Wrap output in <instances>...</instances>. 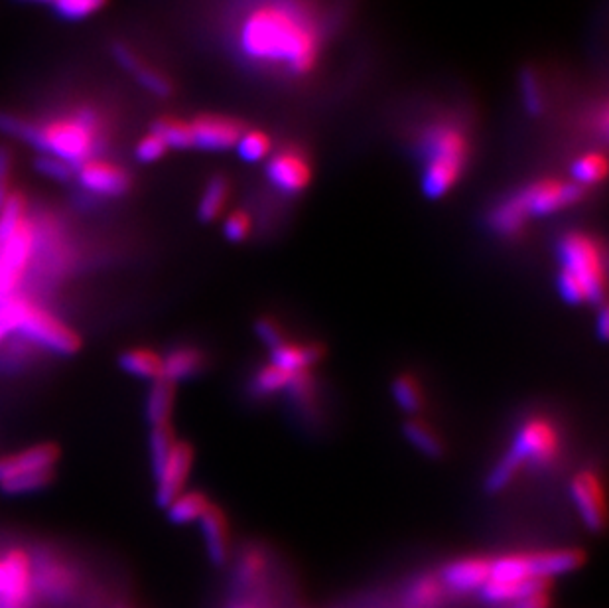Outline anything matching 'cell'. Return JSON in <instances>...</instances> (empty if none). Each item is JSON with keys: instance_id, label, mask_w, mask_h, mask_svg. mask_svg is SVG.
Here are the masks:
<instances>
[{"instance_id": "cell-1", "label": "cell", "mask_w": 609, "mask_h": 608, "mask_svg": "<svg viewBox=\"0 0 609 608\" xmlns=\"http://www.w3.org/2000/svg\"><path fill=\"white\" fill-rule=\"evenodd\" d=\"M237 44L251 64L300 77L318 66L324 34L304 2L259 0L241 18Z\"/></svg>"}, {"instance_id": "cell-2", "label": "cell", "mask_w": 609, "mask_h": 608, "mask_svg": "<svg viewBox=\"0 0 609 608\" xmlns=\"http://www.w3.org/2000/svg\"><path fill=\"white\" fill-rule=\"evenodd\" d=\"M0 131L30 143L42 154L56 156L77 168L85 160L93 158V152L101 143L103 121L89 107H81L69 117L54 119L44 125L0 113Z\"/></svg>"}, {"instance_id": "cell-3", "label": "cell", "mask_w": 609, "mask_h": 608, "mask_svg": "<svg viewBox=\"0 0 609 608\" xmlns=\"http://www.w3.org/2000/svg\"><path fill=\"white\" fill-rule=\"evenodd\" d=\"M422 192L430 200L444 198L462 178L470 158V137L452 119L430 123L420 137Z\"/></svg>"}, {"instance_id": "cell-4", "label": "cell", "mask_w": 609, "mask_h": 608, "mask_svg": "<svg viewBox=\"0 0 609 608\" xmlns=\"http://www.w3.org/2000/svg\"><path fill=\"white\" fill-rule=\"evenodd\" d=\"M558 291L570 304L600 303L606 293V257L588 233H566L558 243Z\"/></svg>"}, {"instance_id": "cell-5", "label": "cell", "mask_w": 609, "mask_h": 608, "mask_svg": "<svg viewBox=\"0 0 609 608\" xmlns=\"http://www.w3.org/2000/svg\"><path fill=\"white\" fill-rule=\"evenodd\" d=\"M36 228L26 216V200L10 192L0 210V304L14 297L34 255Z\"/></svg>"}, {"instance_id": "cell-6", "label": "cell", "mask_w": 609, "mask_h": 608, "mask_svg": "<svg viewBox=\"0 0 609 608\" xmlns=\"http://www.w3.org/2000/svg\"><path fill=\"white\" fill-rule=\"evenodd\" d=\"M0 324L6 332H18L54 354L71 356L81 346L79 336L60 318L24 299L12 297L0 304Z\"/></svg>"}, {"instance_id": "cell-7", "label": "cell", "mask_w": 609, "mask_h": 608, "mask_svg": "<svg viewBox=\"0 0 609 608\" xmlns=\"http://www.w3.org/2000/svg\"><path fill=\"white\" fill-rule=\"evenodd\" d=\"M505 455L511 456L521 468L527 462L546 466L560 455V433L548 419L531 417L517 429L513 445Z\"/></svg>"}, {"instance_id": "cell-8", "label": "cell", "mask_w": 609, "mask_h": 608, "mask_svg": "<svg viewBox=\"0 0 609 608\" xmlns=\"http://www.w3.org/2000/svg\"><path fill=\"white\" fill-rule=\"evenodd\" d=\"M582 196H584V188H580L572 180H558V178L539 180L517 192V198L525 208L529 220L558 214L574 206Z\"/></svg>"}, {"instance_id": "cell-9", "label": "cell", "mask_w": 609, "mask_h": 608, "mask_svg": "<svg viewBox=\"0 0 609 608\" xmlns=\"http://www.w3.org/2000/svg\"><path fill=\"white\" fill-rule=\"evenodd\" d=\"M32 565L24 551L12 549L0 557V608H28Z\"/></svg>"}, {"instance_id": "cell-10", "label": "cell", "mask_w": 609, "mask_h": 608, "mask_svg": "<svg viewBox=\"0 0 609 608\" xmlns=\"http://www.w3.org/2000/svg\"><path fill=\"white\" fill-rule=\"evenodd\" d=\"M75 176L79 184L95 196L119 198L131 190V176L125 168L103 160V158H89L75 168Z\"/></svg>"}, {"instance_id": "cell-11", "label": "cell", "mask_w": 609, "mask_h": 608, "mask_svg": "<svg viewBox=\"0 0 609 608\" xmlns=\"http://www.w3.org/2000/svg\"><path fill=\"white\" fill-rule=\"evenodd\" d=\"M190 125L192 149L200 151H229L235 149L237 141L245 133L243 125L233 117L202 115Z\"/></svg>"}, {"instance_id": "cell-12", "label": "cell", "mask_w": 609, "mask_h": 608, "mask_svg": "<svg viewBox=\"0 0 609 608\" xmlns=\"http://www.w3.org/2000/svg\"><path fill=\"white\" fill-rule=\"evenodd\" d=\"M192 466H194V449L188 443L176 441L168 460L154 476L156 478L154 498L160 508L166 510V506L184 492Z\"/></svg>"}, {"instance_id": "cell-13", "label": "cell", "mask_w": 609, "mask_h": 608, "mask_svg": "<svg viewBox=\"0 0 609 608\" xmlns=\"http://www.w3.org/2000/svg\"><path fill=\"white\" fill-rule=\"evenodd\" d=\"M267 178L272 186L288 196L300 194L312 178L308 158L296 149L274 152L267 162Z\"/></svg>"}, {"instance_id": "cell-14", "label": "cell", "mask_w": 609, "mask_h": 608, "mask_svg": "<svg viewBox=\"0 0 609 608\" xmlns=\"http://www.w3.org/2000/svg\"><path fill=\"white\" fill-rule=\"evenodd\" d=\"M570 496L586 528L592 532H600L606 524V498L598 474H594L592 470L580 472L572 480Z\"/></svg>"}, {"instance_id": "cell-15", "label": "cell", "mask_w": 609, "mask_h": 608, "mask_svg": "<svg viewBox=\"0 0 609 608\" xmlns=\"http://www.w3.org/2000/svg\"><path fill=\"white\" fill-rule=\"evenodd\" d=\"M58 458H60V451L52 443L34 445L30 449H24L14 455L0 456V484L10 478H16V476L54 470Z\"/></svg>"}, {"instance_id": "cell-16", "label": "cell", "mask_w": 609, "mask_h": 608, "mask_svg": "<svg viewBox=\"0 0 609 608\" xmlns=\"http://www.w3.org/2000/svg\"><path fill=\"white\" fill-rule=\"evenodd\" d=\"M489 579V561L481 557L458 559L444 567L442 585L454 593H474Z\"/></svg>"}, {"instance_id": "cell-17", "label": "cell", "mask_w": 609, "mask_h": 608, "mask_svg": "<svg viewBox=\"0 0 609 608\" xmlns=\"http://www.w3.org/2000/svg\"><path fill=\"white\" fill-rule=\"evenodd\" d=\"M113 56L119 62V66L135 77L136 81L140 83V87H144L152 95H156V97L172 95L170 79L164 74H160L158 70H154L152 66H148L144 60H140L129 46L115 44L113 46Z\"/></svg>"}, {"instance_id": "cell-18", "label": "cell", "mask_w": 609, "mask_h": 608, "mask_svg": "<svg viewBox=\"0 0 609 608\" xmlns=\"http://www.w3.org/2000/svg\"><path fill=\"white\" fill-rule=\"evenodd\" d=\"M200 528L209 559L215 565H223L229 555V528L225 516L217 508L209 506L207 512L200 518Z\"/></svg>"}, {"instance_id": "cell-19", "label": "cell", "mask_w": 609, "mask_h": 608, "mask_svg": "<svg viewBox=\"0 0 609 608\" xmlns=\"http://www.w3.org/2000/svg\"><path fill=\"white\" fill-rule=\"evenodd\" d=\"M203 368V354L198 348L182 346L172 350L162 358V380L176 385L178 381L190 380L200 374Z\"/></svg>"}, {"instance_id": "cell-20", "label": "cell", "mask_w": 609, "mask_h": 608, "mask_svg": "<svg viewBox=\"0 0 609 608\" xmlns=\"http://www.w3.org/2000/svg\"><path fill=\"white\" fill-rule=\"evenodd\" d=\"M320 356H322L320 348L282 342L276 348H272L271 364L288 374H300V372H308L318 362Z\"/></svg>"}, {"instance_id": "cell-21", "label": "cell", "mask_w": 609, "mask_h": 608, "mask_svg": "<svg viewBox=\"0 0 609 608\" xmlns=\"http://www.w3.org/2000/svg\"><path fill=\"white\" fill-rule=\"evenodd\" d=\"M546 587L548 581H521V583L487 581L479 593L491 605H513L529 595L546 591Z\"/></svg>"}, {"instance_id": "cell-22", "label": "cell", "mask_w": 609, "mask_h": 608, "mask_svg": "<svg viewBox=\"0 0 609 608\" xmlns=\"http://www.w3.org/2000/svg\"><path fill=\"white\" fill-rule=\"evenodd\" d=\"M119 366L125 374L138 380H162V356L150 348H131L119 358Z\"/></svg>"}, {"instance_id": "cell-23", "label": "cell", "mask_w": 609, "mask_h": 608, "mask_svg": "<svg viewBox=\"0 0 609 608\" xmlns=\"http://www.w3.org/2000/svg\"><path fill=\"white\" fill-rule=\"evenodd\" d=\"M489 222H491V228L495 229L497 233L501 235H507V237H513L517 233H521L527 222H529V216L525 212V208L521 206L517 194L503 200L489 216Z\"/></svg>"}, {"instance_id": "cell-24", "label": "cell", "mask_w": 609, "mask_h": 608, "mask_svg": "<svg viewBox=\"0 0 609 608\" xmlns=\"http://www.w3.org/2000/svg\"><path fill=\"white\" fill-rule=\"evenodd\" d=\"M174 407V385L168 381H152L146 397V419L152 427L170 425V415Z\"/></svg>"}, {"instance_id": "cell-25", "label": "cell", "mask_w": 609, "mask_h": 608, "mask_svg": "<svg viewBox=\"0 0 609 608\" xmlns=\"http://www.w3.org/2000/svg\"><path fill=\"white\" fill-rule=\"evenodd\" d=\"M209 500L203 496L202 492H182L180 496H176L168 506V520L176 526H184V524H194L200 522L203 514L209 508Z\"/></svg>"}, {"instance_id": "cell-26", "label": "cell", "mask_w": 609, "mask_h": 608, "mask_svg": "<svg viewBox=\"0 0 609 608\" xmlns=\"http://www.w3.org/2000/svg\"><path fill=\"white\" fill-rule=\"evenodd\" d=\"M229 200V182L225 176H213L202 192V200L198 206L200 220L209 224L221 216Z\"/></svg>"}, {"instance_id": "cell-27", "label": "cell", "mask_w": 609, "mask_h": 608, "mask_svg": "<svg viewBox=\"0 0 609 608\" xmlns=\"http://www.w3.org/2000/svg\"><path fill=\"white\" fill-rule=\"evenodd\" d=\"M608 162L602 152H586L572 164V182L580 188L600 184L606 178Z\"/></svg>"}, {"instance_id": "cell-28", "label": "cell", "mask_w": 609, "mask_h": 608, "mask_svg": "<svg viewBox=\"0 0 609 608\" xmlns=\"http://www.w3.org/2000/svg\"><path fill=\"white\" fill-rule=\"evenodd\" d=\"M444 599V585L436 577H420L406 591V607L436 608Z\"/></svg>"}, {"instance_id": "cell-29", "label": "cell", "mask_w": 609, "mask_h": 608, "mask_svg": "<svg viewBox=\"0 0 609 608\" xmlns=\"http://www.w3.org/2000/svg\"><path fill=\"white\" fill-rule=\"evenodd\" d=\"M152 133H156L168 149L186 151L192 149V137H190V125L186 121H180L176 117H162L152 123Z\"/></svg>"}, {"instance_id": "cell-30", "label": "cell", "mask_w": 609, "mask_h": 608, "mask_svg": "<svg viewBox=\"0 0 609 608\" xmlns=\"http://www.w3.org/2000/svg\"><path fill=\"white\" fill-rule=\"evenodd\" d=\"M32 583H36L52 599H62L71 589L68 571L58 565H46L36 577H32Z\"/></svg>"}, {"instance_id": "cell-31", "label": "cell", "mask_w": 609, "mask_h": 608, "mask_svg": "<svg viewBox=\"0 0 609 608\" xmlns=\"http://www.w3.org/2000/svg\"><path fill=\"white\" fill-rule=\"evenodd\" d=\"M235 149L245 162L255 164V162H261L271 156V137L263 131H245L241 135V139L237 141Z\"/></svg>"}, {"instance_id": "cell-32", "label": "cell", "mask_w": 609, "mask_h": 608, "mask_svg": "<svg viewBox=\"0 0 609 608\" xmlns=\"http://www.w3.org/2000/svg\"><path fill=\"white\" fill-rule=\"evenodd\" d=\"M174 445H176V439H174V435H172L170 425L152 427L150 439H148V447H150V462H152V472H154V476L160 472V468H162L164 462L168 460V456L172 453Z\"/></svg>"}, {"instance_id": "cell-33", "label": "cell", "mask_w": 609, "mask_h": 608, "mask_svg": "<svg viewBox=\"0 0 609 608\" xmlns=\"http://www.w3.org/2000/svg\"><path fill=\"white\" fill-rule=\"evenodd\" d=\"M406 439L410 441V445H414L420 453H424L426 456L442 455V443L438 439V435H434L432 429H428L424 423H418V421H408L405 425Z\"/></svg>"}, {"instance_id": "cell-34", "label": "cell", "mask_w": 609, "mask_h": 608, "mask_svg": "<svg viewBox=\"0 0 609 608\" xmlns=\"http://www.w3.org/2000/svg\"><path fill=\"white\" fill-rule=\"evenodd\" d=\"M54 478V470L48 472H34V474H24L10 478L0 484V490L8 496H22V494H32L42 488H46Z\"/></svg>"}, {"instance_id": "cell-35", "label": "cell", "mask_w": 609, "mask_h": 608, "mask_svg": "<svg viewBox=\"0 0 609 608\" xmlns=\"http://www.w3.org/2000/svg\"><path fill=\"white\" fill-rule=\"evenodd\" d=\"M519 85H521V99L523 105L527 109L529 115L539 117L544 111V91H542V83L535 70H525L519 77Z\"/></svg>"}, {"instance_id": "cell-36", "label": "cell", "mask_w": 609, "mask_h": 608, "mask_svg": "<svg viewBox=\"0 0 609 608\" xmlns=\"http://www.w3.org/2000/svg\"><path fill=\"white\" fill-rule=\"evenodd\" d=\"M393 397L397 401V405L405 411V413H418L422 407V391L418 387V381L410 376H399L393 381Z\"/></svg>"}, {"instance_id": "cell-37", "label": "cell", "mask_w": 609, "mask_h": 608, "mask_svg": "<svg viewBox=\"0 0 609 608\" xmlns=\"http://www.w3.org/2000/svg\"><path fill=\"white\" fill-rule=\"evenodd\" d=\"M294 378V374H288L276 366L269 364L267 368H263L255 380H253V389L259 393V395H272V393H278V391H286L290 381Z\"/></svg>"}, {"instance_id": "cell-38", "label": "cell", "mask_w": 609, "mask_h": 608, "mask_svg": "<svg viewBox=\"0 0 609 608\" xmlns=\"http://www.w3.org/2000/svg\"><path fill=\"white\" fill-rule=\"evenodd\" d=\"M107 0H54V10L66 20H83L99 12Z\"/></svg>"}, {"instance_id": "cell-39", "label": "cell", "mask_w": 609, "mask_h": 608, "mask_svg": "<svg viewBox=\"0 0 609 608\" xmlns=\"http://www.w3.org/2000/svg\"><path fill=\"white\" fill-rule=\"evenodd\" d=\"M34 166H36V170L40 174H44V176H48L52 180H58V182H68V180H71L75 176V168L71 164L56 158V156H50V154H40L36 158Z\"/></svg>"}, {"instance_id": "cell-40", "label": "cell", "mask_w": 609, "mask_h": 608, "mask_svg": "<svg viewBox=\"0 0 609 608\" xmlns=\"http://www.w3.org/2000/svg\"><path fill=\"white\" fill-rule=\"evenodd\" d=\"M265 565H267V559H265L263 551L249 549L243 555L241 563H239V579H241V583L253 585L255 581H259L261 575L265 573Z\"/></svg>"}, {"instance_id": "cell-41", "label": "cell", "mask_w": 609, "mask_h": 608, "mask_svg": "<svg viewBox=\"0 0 609 608\" xmlns=\"http://www.w3.org/2000/svg\"><path fill=\"white\" fill-rule=\"evenodd\" d=\"M166 152H168L166 143H164L156 133L150 131L146 137H142V139L138 141V145H136L135 149V156L138 158V162L148 164V162L160 160Z\"/></svg>"}, {"instance_id": "cell-42", "label": "cell", "mask_w": 609, "mask_h": 608, "mask_svg": "<svg viewBox=\"0 0 609 608\" xmlns=\"http://www.w3.org/2000/svg\"><path fill=\"white\" fill-rule=\"evenodd\" d=\"M251 229H253V222H251L249 214H245V212H233V214H229L225 224H223L225 237L229 241H243V239H247Z\"/></svg>"}, {"instance_id": "cell-43", "label": "cell", "mask_w": 609, "mask_h": 608, "mask_svg": "<svg viewBox=\"0 0 609 608\" xmlns=\"http://www.w3.org/2000/svg\"><path fill=\"white\" fill-rule=\"evenodd\" d=\"M10 168H12V154L6 147H0V210L10 196Z\"/></svg>"}, {"instance_id": "cell-44", "label": "cell", "mask_w": 609, "mask_h": 608, "mask_svg": "<svg viewBox=\"0 0 609 608\" xmlns=\"http://www.w3.org/2000/svg\"><path fill=\"white\" fill-rule=\"evenodd\" d=\"M257 334H259V338H261L271 350L272 348H276L278 344L284 342L278 324H274L272 320H259V322H257Z\"/></svg>"}, {"instance_id": "cell-45", "label": "cell", "mask_w": 609, "mask_h": 608, "mask_svg": "<svg viewBox=\"0 0 609 608\" xmlns=\"http://www.w3.org/2000/svg\"><path fill=\"white\" fill-rule=\"evenodd\" d=\"M548 603H550V601H548L546 591H541V593L529 595V597H525V599L513 603V607L511 608H548Z\"/></svg>"}, {"instance_id": "cell-46", "label": "cell", "mask_w": 609, "mask_h": 608, "mask_svg": "<svg viewBox=\"0 0 609 608\" xmlns=\"http://www.w3.org/2000/svg\"><path fill=\"white\" fill-rule=\"evenodd\" d=\"M598 334H600L602 340H608L609 316L606 308H602V310H600V316H598Z\"/></svg>"}, {"instance_id": "cell-47", "label": "cell", "mask_w": 609, "mask_h": 608, "mask_svg": "<svg viewBox=\"0 0 609 608\" xmlns=\"http://www.w3.org/2000/svg\"><path fill=\"white\" fill-rule=\"evenodd\" d=\"M24 2H36V4H52L54 0H24Z\"/></svg>"}, {"instance_id": "cell-48", "label": "cell", "mask_w": 609, "mask_h": 608, "mask_svg": "<svg viewBox=\"0 0 609 608\" xmlns=\"http://www.w3.org/2000/svg\"><path fill=\"white\" fill-rule=\"evenodd\" d=\"M6 334H8V332H6V330H4V326L0 324V342L4 340V336H6Z\"/></svg>"}, {"instance_id": "cell-49", "label": "cell", "mask_w": 609, "mask_h": 608, "mask_svg": "<svg viewBox=\"0 0 609 608\" xmlns=\"http://www.w3.org/2000/svg\"><path fill=\"white\" fill-rule=\"evenodd\" d=\"M235 608H255V607H251V605H241V607H235Z\"/></svg>"}]
</instances>
